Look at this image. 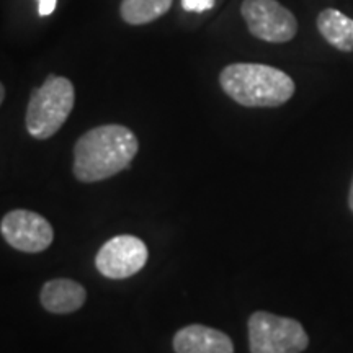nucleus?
Wrapping results in <instances>:
<instances>
[{"label": "nucleus", "instance_id": "1", "mask_svg": "<svg viewBox=\"0 0 353 353\" xmlns=\"http://www.w3.org/2000/svg\"><path fill=\"white\" fill-rule=\"evenodd\" d=\"M138 149V138L130 128L97 126L82 134L74 145V175L83 183L107 180L128 169Z\"/></svg>", "mask_w": 353, "mask_h": 353}, {"label": "nucleus", "instance_id": "2", "mask_svg": "<svg viewBox=\"0 0 353 353\" xmlns=\"http://www.w3.org/2000/svg\"><path fill=\"white\" fill-rule=\"evenodd\" d=\"M226 95L247 108L281 107L294 95V82L283 70L265 64H229L219 74Z\"/></svg>", "mask_w": 353, "mask_h": 353}, {"label": "nucleus", "instance_id": "3", "mask_svg": "<svg viewBox=\"0 0 353 353\" xmlns=\"http://www.w3.org/2000/svg\"><path fill=\"white\" fill-rule=\"evenodd\" d=\"M76 103V90L65 77L50 76L34 88L26 110V130L34 139H50L63 128Z\"/></svg>", "mask_w": 353, "mask_h": 353}, {"label": "nucleus", "instance_id": "4", "mask_svg": "<svg viewBox=\"0 0 353 353\" xmlns=\"http://www.w3.org/2000/svg\"><path fill=\"white\" fill-rule=\"evenodd\" d=\"M250 353H303L309 345V335L301 322L267 311L249 317Z\"/></svg>", "mask_w": 353, "mask_h": 353}, {"label": "nucleus", "instance_id": "5", "mask_svg": "<svg viewBox=\"0 0 353 353\" xmlns=\"http://www.w3.org/2000/svg\"><path fill=\"white\" fill-rule=\"evenodd\" d=\"M241 12L255 38L268 43H288L296 37V19L276 0H244Z\"/></svg>", "mask_w": 353, "mask_h": 353}, {"label": "nucleus", "instance_id": "6", "mask_svg": "<svg viewBox=\"0 0 353 353\" xmlns=\"http://www.w3.org/2000/svg\"><path fill=\"white\" fill-rule=\"evenodd\" d=\"M0 232L8 245L25 254L44 252L54 239L50 221L28 210L8 211L0 223Z\"/></svg>", "mask_w": 353, "mask_h": 353}, {"label": "nucleus", "instance_id": "7", "mask_svg": "<svg viewBox=\"0 0 353 353\" xmlns=\"http://www.w3.org/2000/svg\"><path fill=\"white\" fill-rule=\"evenodd\" d=\"M148 245L136 236H117L100 247L95 257L97 270L110 280H125L144 268Z\"/></svg>", "mask_w": 353, "mask_h": 353}, {"label": "nucleus", "instance_id": "8", "mask_svg": "<svg viewBox=\"0 0 353 353\" xmlns=\"http://www.w3.org/2000/svg\"><path fill=\"white\" fill-rule=\"evenodd\" d=\"M175 353H234V343L228 334L208 325L192 324L174 335Z\"/></svg>", "mask_w": 353, "mask_h": 353}, {"label": "nucleus", "instance_id": "9", "mask_svg": "<svg viewBox=\"0 0 353 353\" xmlns=\"http://www.w3.org/2000/svg\"><path fill=\"white\" fill-rule=\"evenodd\" d=\"M39 301L52 314H70L85 304L87 291L81 283L69 278H54L43 285Z\"/></svg>", "mask_w": 353, "mask_h": 353}, {"label": "nucleus", "instance_id": "10", "mask_svg": "<svg viewBox=\"0 0 353 353\" xmlns=\"http://www.w3.org/2000/svg\"><path fill=\"white\" fill-rule=\"evenodd\" d=\"M317 28L322 38L337 50L353 51V20L335 8H325L317 17Z\"/></svg>", "mask_w": 353, "mask_h": 353}, {"label": "nucleus", "instance_id": "11", "mask_svg": "<svg viewBox=\"0 0 353 353\" xmlns=\"http://www.w3.org/2000/svg\"><path fill=\"white\" fill-rule=\"evenodd\" d=\"M172 0H123L121 19L130 25H144L169 12Z\"/></svg>", "mask_w": 353, "mask_h": 353}, {"label": "nucleus", "instance_id": "12", "mask_svg": "<svg viewBox=\"0 0 353 353\" xmlns=\"http://www.w3.org/2000/svg\"><path fill=\"white\" fill-rule=\"evenodd\" d=\"M214 3L216 0H182L183 10L196 12V13L211 10V8L214 7Z\"/></svg>", "mask_w": 353, "mask_h": 353}, {"label": "nucleus", "instance_id": "13", "mask_svg": "<svg viewBox=\"0 0 353 353\" xmlns=\"http://www.w3.org/2000/svg\"><path fill=\"white\" fill-rule=\"evenodd\" d=\"M57 0H38V13L39 17H48L56 10Z\"/></svg>", "mask_w": 353, "mask_h": 353}, {"label": "nucleus", "instance_id": "14", "mask_svg": "<svg viewBox=\"0 0 353 353\" xmlns=\"http://www.w3.org/2000/svg\"><path fill=\"white\" fill-rule=\"evenodd\" d=\"M348 208L353 213V179H352V183H350V188H348Z\"/></svg>", "mask_w": 353, "mask_h": 353}, {"label": "nucleus", "instance_id": "15", "mask_svg": "<svg viewBox=\"0 0 353 353\" xmlns=\"http://www.w3.org/2000/svg\"><path fill=\"white\" fill-rule=\"evenodd\" d=\"M3 99H6V88H3V85H2V82H0V105H2V101H3Z\"/></svg>", "mask_w": 353, "mask_h": 353}]
</instances>
